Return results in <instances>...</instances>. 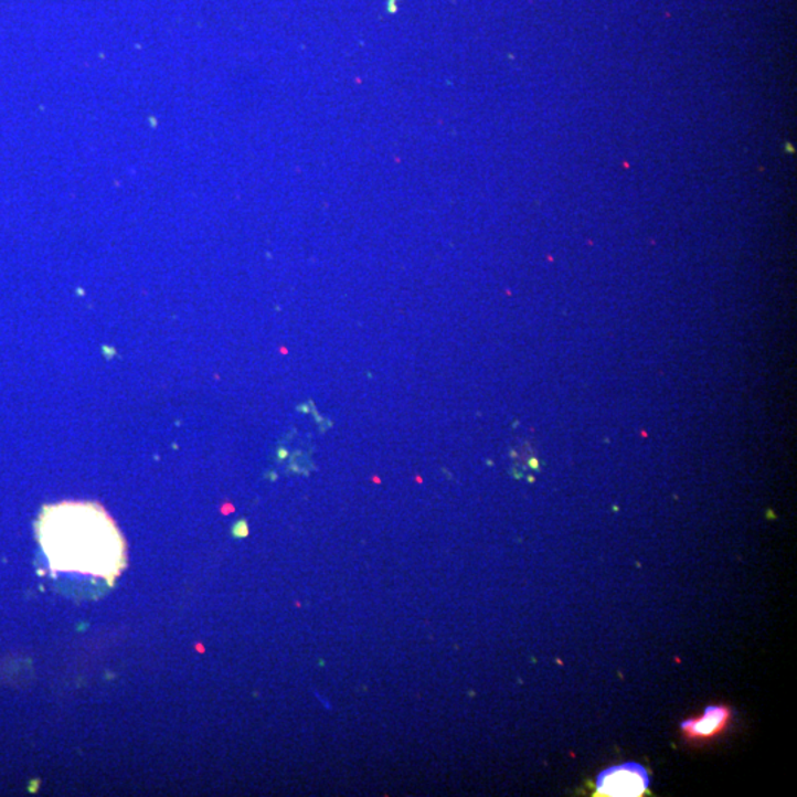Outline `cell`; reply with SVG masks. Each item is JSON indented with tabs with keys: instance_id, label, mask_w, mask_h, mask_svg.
Listing matches in <instances>:
<instances>
[{
	"instance_id": "cell-3",
	"label": "cell",
	"mask_w": 797,
	"mask_h": 797,
	"mask_svg": "<svg viewBox=\"0 0 797 797\" xmlns=\"http://www.w3.org/2000/svg\"><path fill=\"white\" fill-rule=\"evenodd\" d=\"M733 722V709L725 704H711L703 715L682 721L681 734L686 742L702 746L720 738Z\"/></svg>"
},
{
	"instance_id": "cell-2",
	"label": "cell",
	"mask_w": 797,
	"mask_h": 797,
	"mask_svg": "<svg viewBox=\"0 0 797 797\" xmlns=\"http://www.w3.org/2000/svg\"><path fill=\"white\" fill-rule=\"evenodd\" d=\"M651 779L637 762H626L604 769L595 782V795L603 797H639L648 793Z\"/></svg>"
},
{
	"instance_id": "cell-1",
	"label": "cell",
	"mask_w": 797,
	"mask_h": 797,
	"mask_svg": "<svg viewBox=\"0 0 797 797\" xmlns=\"http://www.w3.org/2000/svg\"><path fill=\"white\" fill-rule=\"evenodd\" d=\"M38 533L52 571L114 581L126 566L125 540L98 503L46 507Z\"/></svg>"
}]
</instances>
